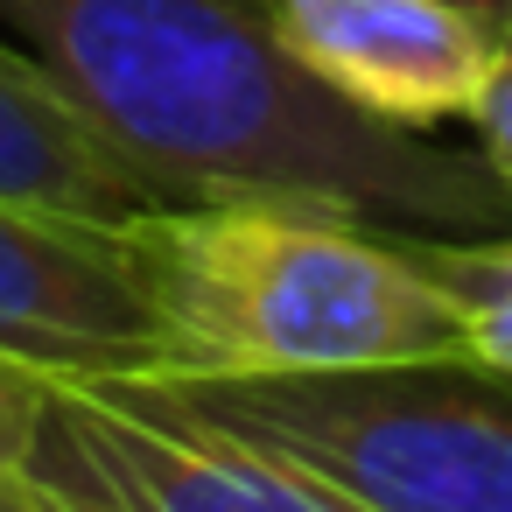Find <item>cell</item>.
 I'll return each instance as SVG.
<instances>
[{"mask_svg":"<svg viewBox=\"0 0 512 512\" xmlns=\"http://www.w3.org/2000/svg\"><path fill=\"white\" fill-rule=\"evenodd\" d=\"M281 43L351 106L393 127L470 120L498 22L463 0H267Z\"/></svg>","mask_w":512,"mask_h":512,"instance_id":"cell-5","label":"cell"},{"mask_svg":"<svg viewBox=\"0 0 512 512\" xmlns=\"http://www.w3.org/2000/svg\"><path fill=\"white\" fill-rule=\"evenodd\" d=\"M127 232L169 379H281L463 351L449 295L393 225L316 197L162 204Z\"/></svg>","mask_w":512,"mask_h":512,"instance_id":"cell-2","label":"cell"},{"mask_svg":"<svg viewBox=\"0 0 512 512\" xmlns=\"http://www.w3.org/2000/svg\"><path fill=\"white\" fill-rule=\"evenodd\" d=\"M463 8H477V15H491V22H512V0H463Z\"/></svg>","mask_w":512,"mask_h":512,"instance_id":"cell-11","label":"cell"},{"mask_svg":"<svg viewBox=\"0 0 512 512\" xmlns=\"http://www.w3.org/2000/svg\"><path fill=\"white\" fill-rule=\"evenodd\" d=\"M414 267L449 295L463 323V351L512 372V232H400Z\"/></svg>","mask_w":512,"mask_h":512,"instance_id":"cell-7","label":"cell"},{"mask_svg":"<svg viewBox=\"0 0 512 512\" xmlns=\"http://www.w3.org/2000/svg\"><path fill=\"white\" fill-rule=\"evenodd\" d=\"M0 351L50 379L162 372V323L134 281L127 232L0 197Z\"/></svg>","mask_w":512,"mask_h":512,"instance_id":"cell-4","label":"cell"},{"mask_svg":"<svg viewBox=\"0 0 512 512\" xmlns=\"http://www.w3.org/2000/svg\"><path fill=\"white\" fill-rule=\"evenodd\" d=\"M0 197L92 225H134L169 197L0 36Z\"/></svg>","mask_w":512,"mask_h":512,"instance_id":"cell-6","label":"cell"},{"mask_svg":"<svg viewBox=\"0 0 512 512\" xmlns=\"http://www.w3.org/2000/svg\"><path fill=\"white\" fill-rule=\"evenodd\" d=\"M0 512H127V505L57 491V484H43L36 470H8V477H0Z\"/></svg>","mask_w":512,"mask_h":512,"instance_id":"cell-10","label":"cell"},{"mask_svg":"<svg viewBox=\"0 0 512 512\" xmlns=\"http://www.w3.org/2000/svg\"><path fill=\"white\" fill-rule=\"evenodd\" d=\"M141 379L372 512H512V372L470 351L281 379Z\"/></svg>","mask_w":512,"mask_h":512,"instance_id":"cell-3","label":"cell"},{"mask_svg":"<svg viewBox=\"0 0 512 512\" xmlns=\"http://www.w3.org/2000/svg\"><path fill=\"white\" fill-rule=\"evenodd\" d=\"M470 127H477V155L498 169V183H512V22H498V57L470 106Z\"/></svg>","mask_w":512,"mask_h":512,"instance_id":"cell-9","label":"cell"},{"mask_svg":"<svg viewBox=\"0 0 512 512\" xmlns=\"http://www.w3.org/2000/svg\"><path fill=\"white\" fill-rule=\"evenodd\" d=\"M43 400H50V372H36V365L0 351V477L29 470L36 428H43Z\"/></svg>","mask_w":512,"mask_h":512,"instance_id":"cell-8","label":"cell"},{"mask_svg":"<svg viewBox=\"0 0 512 512\" xmlns=\"http://www.w3.org/2000/svg\"><path fill=\"white\" fill-rule=\"evenodd\" d=\"M0 36L169 204L316 197L393 232H512L477 148L330 92L267 0H0Z\"/></svg>","mask_w":512,"mask_h":512,"instance_id":"cell-1","label":"cell"}]
</instances>
